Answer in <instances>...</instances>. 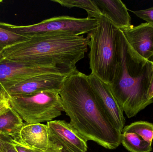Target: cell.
<instances>
[{
    "mask_svg": "<svg viewBox=\"0 0 153 152\" xmlns=\"http://www.w3.org/2000/svg\"><path fill=\"white\" fill-rule=\"evenodd\" d=\"M60 95L70 124L87 142L93 141L109 150L121 144L122 133L102 109L87 75L77 69L68 75Z\"/></svg>",
    "mask_w": 153,
    "mask_h": 152,
    "instance_id": "cell-1",
    "label": "cell"
},
{
    "mask_svg": "<svg viewBox=\"0 0 153 152\" xmlns=\"http://www.w3.org/2000/svg\"><path fill=\"white\" fill-rule=\"evenodd\" d=\"M117 47V67L109 86L119 105L130 118L153 103V99L148 97L152 63L131 48L120 29Z\"/></svg>",
    "mask_w": 153,
    "mask_h": 152,
    "instance_id": "cell-2",
    "label": "cell"
},
{
    "mask_svg": "<svg viewBox=\"0 0 153 152\" xmlns=\"http://www.w3.org/2000/svg\"><path fill=\"white\" fill-rule=\"evenodd\" d=\"M89 39L83 36L62 33L46 34L4 49L2 58L17 62H30L54 66L70 74L83 59Z\"/></svg>",
    "mask_w": 153,
    "mask_h": 152,
    "instance_id": "cell-3",
    "label": "cell"
},
{
    "mask_svg": "<svg viewBox=\"0 0 153 152\" xmlns=\"http://www.w3.org/2000/svg\"><path fill=\"white\" fill-rule=\"evenodd\" d=\"M98 26L87 34L90 49L89 56L92 74L110 84L118 65V28L103 15L97 18Z\"/></svg>",
    "mask_w": 153,
    "mask_h": 152,
    "instance_id": "cell-4",
    "label": "cell"
},
{
    "mask_svg": "<svg viewBox=\"0 0 153 152\" xmlns=\"http://www.w3.org/2000/svg\"><path fill=\"white\" fill-rule=\"evenodd\" d=\"M9 98L11 107L28 124L52 121L64 111L59 91L45 90Z\"/></svg>",
    "mask_w": 153,
    "mask_h": 152,
    "instance_id": "cell-5",
    "label": "cell"
},
{
    "mask_svg": "<svg viewBox=\"0 0 153 152\" xmlns=\"http://www.w3.org/2000/svg\"><path fill=\"white\" fill-rule=\"evenodd\" d=\"M97 19L54 17L28 26H16L0 21V27L20 35L30 38L46 34L62 33L80 36L89 34L98 26Z\"/></svg>",
    "mask_w": 153,
    "mask_h": 152,
    "instance_id": "cell-6",
    "label": "cell"
},
{
    "mask_svg": "<svg viewBox=\"0 0 153 152\" xmlns=\"http://www.w3.org/2000/svg\"><path fill=\"white\" fill-rule=\"evenodd\" d=\"M45 74L70 75L58 68L44 63L0 59V90H6L24 79Z\"/></svg>",
    "mask_w": 153,
    "mask_h": 152,
    "instance_id": "cell-7",
    "label": "cell"
},
{
    "mask_svg": "<svg viewBox=\"0 0 153 152\" xmlns=\"http://www.w3.org/2000/svg\"><path fill=\"white\" fill-rule=\"evenodd\" d=\"M69 75L45 74L24 79L4 90L8 97L19 96L45 90L60 92Z\"/></svg>",
    "mask_w": 153,
    "mask_h": 152,
    "instance_id": "cell-8",
    "label": "cell"
},
{
    "mask_svg": "<svg viewBox=\"0 0 153 152\" xmlns=\"http://www.w3.org/2000/svg\"><path fill=\"white\" fill-rule=\"evenodd\" d=\"M87 79L102 109L115 127L122 132L126 123L124 112L113 96L108 84L92 73L87 76Z\"/></svg>",
    "mask_w": 153,
    "mask_h": 152,
    "instance_id": "cell-9",
    "label": "cell"
},
{
    "mask_svg": "<svg viewBox=\"0 0 153 152\" xmlns=\"http://www.w3.org/2000/svg\"><path fill=\"white\" fill-rule=\"evenodd\" d=\"M120 29L131 48L153 63V25L146 22Z\"/></svg>",
    "mask_w": 153,
    "mask_h": 152,
    "instance_id": "cell-10",
    "label": "cell"
},
{
    "mask_svg": "<svg viewBox=\"0 0 153 152\" xmlns=\"http://www.w3.org/2000/svg\"><path fill=\"white\" fill-rule=\"evenodd\" d=\"M48 129L71 152H86L87 141L65 120H52L47 122Z\"/></svg>",
    "mask_w": 153,
    "mask_h": 152,
    "instance_id": "cell-11",
    "label": "cell"
},
{
    "mask_svg": "<svg viewBox=\"0 0 153 152\" xmlns=\"http://www.w3.org/2000/svg\"><path fill=\"white\" fill-rule=\"evenodd\" d=\"M102 14L120 29L130 27L131 19L126 5L120 0H94Z\"/></svg>",
    "mask_w": 153,
    "mask_h": 152,
    "instance_id": "cell-12",
    "label": "cell"
},
{
    "mask_svg": "<svg viewBox=\"0 0 153 152\" xmlns=\"http://www.w3.org/2000/svg\"><path fill=\"white\" fill-rule=\"evenodd\" d=\"M49 141V131L47 125L24 123L21 130L19 142L43 151H46Z\"/></svg>",
    "mask_w": 153,
    "mask_h": 152,
    "instance_id": "cell-13",
    "label": "cell"
},
{
    "mask_svg": "<svg viewBox=\"0 0 153 152\" xmlns=\"http://www.w3.org/2000/svg\"><path fill=\"white\" fill-rule=\"evenodd\" d=\"M22 120L10 106L0 115V134L19 142L20 133L24 125Z\"/></svg>",
    "mask_w": 153,
    "mask_h": 152,
    "instance_id": "cell-14",
    "label": "cell"
},
{
    "mask_svg": "<svg viewBox=\"0 0 153 152\" xmlns=\"http://www.w3.org/2000/svg\"><path fill=\"white\" fill-rule=\"evenodd\" d=\"M121 144L130 152H151L152 144L145 141L135 133L122 131Z\"/></svg>",
    "mask_w": 153,
    "mask_h": 152,
    "instance_id": "cell-15",
    "label": "cell"
},
{
    "mask_svg": "<svg viewBox=\"0 0 153 152\" xmlns=\"http://www.w3.org/2000/svg\"><path fill=\"white\" fill-rule=\"evenodd\" d=\"M57 3L63 7L68 8L78 7L84 9L87 12L88 18H95L100 17L102 14L100 9L94 1L91 0H51Z\"/></svg>",
    "mask_w": 153,
    "mask_h": 152,
    "instance_id": "cell-16",
    "label": "cell"
},
{
    "mask_svg": "<svg viewBox=\"0 0 153 152\" xmlns=\"http://www.w3.org/2000/svg\"><path fill=\"white\" fill-rule=\"evenodd\" d=\"M122 131L133 132L141 137L145 141L152 143L153 124L148 121H138L125 126ZM122 133V132H121Z\"/></svg>",
    "mask_w": 153,
    "mask_h": 152,
    "instance_id": "cell-17",
    "label": "cell"
},
{
    "mask_svg": "<svg viewBox=\"0 0 153 152\" xmlns=\"http://www.w3.org/2000/svg\"><path fill=\"white\" fill-rule=\"evenodd\" d=\"M28 38L0 27V54L4 49L24 42Z\"/></svg>",
    "mask_w": 153,
    "mask_h": 152,
    "instance_id": "cell-18",
    "label": "cell"
},
{
    "mask_svg": "<svg viewBox=\"0 0 153 152\" xmlns=\"http://www.w3.org/2000/svg\"><path fill=\"white\" fill-rule=\"evenodd\" d=\"M49 131V141L46 152H71L52 132Z\"/></svg>",
    "mask_w": 153,
    "mask_h": 152,
    "instance_id": "cell-19",
    "label": "cell"
},
{
    "mask_svg": "<svg viewBox=\"0 0 153 152\" xmlns=\"http://www.w3.org/2000/svg\"><path fill=\"white\" fill-rule=\"evenodd\" d=\"M0 145L1 152H18L10 137L0 134Z\"/></svg>",
    "mask_w": 153,
    "mask_h": 152,
    "instance_id": "cell-20",
    "label": "cell"
},
{
    "mask_svg": "<svg viewBox=\"0 0 153 152\" xmlns=\"http://www.w3.org/2000/svg\"><path fill=\"white\" fill-rule=\"evenodd\" d=\"M133 12L138 18L146 21L147 23L153 25V7L146 10L134 11Z\"/></svg>",
    "mask_w": 153,
    "mask_h": 152,
    "instance_id": "cell-21",
    "label": "cell"
},
{
    "mask_svg": "<svg viewBox=\"0 0 153 152\" xmlns=\"http://www.w3.org/2000/svg\"><path fill=\"white\" fill-rule=\"evenodd\" d=\"M10 100L4 90H0V115L7 110L10 107Z\"/></svg>",
    "mask_w": 153,
    "mask_h": 152,
    "instance_id": "cell-22",
    "label": "cell"
},
{
    "mask_svg": "<svg viewBox=\"0 0 153 152\" xmlns=\"http://www.w3.org/2000/svg\"><path fill=\"white\" fill-rule=\"evenodd\" d=\"M11 140L13 146H14L18 152H46L43 151H40L37 149L30 148V147H28V146L22 144L19 142L14 141L12 139H11Z\"/></svg>",
    "mask_w": 153,
    "mask_h": 152,
    "instance_id": "cell-23",
    "label": "cell"
},
{
    "mask_svg": "<svg viewBox=\"0 0 153 152\" xmlns=\"http://www.w3.org/2000/svg\"><path fill=\"white\" fill-rule=\"evenodd\" d=\"M148 97L149 99H153V63H152V72L151 82L148 91Z\"/></svg>",
    "mask_w": 153,
    "mask_h": 152,
    "instance_id": "cell-24",
    "label": "cell"
},
{
    "mask_svg": "<svg viewBox=\"0 0 153 152\" xmlns=\"http://www.w3.org/2000/svg\"><path fill=\"white\" fill-rule=\"evenodd\" d=\"M2 57L1 55V54H0V59H1Z\"/></svg>",
    "mask_w": 153,
    "mask_h": 152,
    "instance_id": "cell-25",
    "label": "cell"
},
{
    "mask_svg": "<svg viewBox=\"0 0 153 152\" xmlns=\"http://www.w3.org/2000/svg\"><path fill=\"white\" fill-rule=\"evenodd\" d=\"M0 152H1V145H0Z\"/></svg>",
    "mask_w": 153,
    "mask_h": 152,
    "instance_id": "cell-26",
    "label": "cell"
},
{
    "mask_svg": "<svg viewBox=\"0 0 153 152\" xmlns=\"http://www.w3.org/2000/svg\"><path fill=\"white\" fill-rule=\"evenodd\" d=\"M2 2V0H0V2Z\"/></svg>",
    "mask_w": 153,
    "mask_h": 152,
    "instance_id": "cell-27",
    "label": "cell"
}]
</instances>
